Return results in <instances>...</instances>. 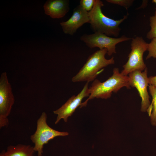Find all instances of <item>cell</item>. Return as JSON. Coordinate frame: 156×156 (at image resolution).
I'll list each match as a JSON object with an SVG mask.
<instances>
[{"mask_svg": "<svg viewBox=\"0 0 156 156\" xmlns=\"http://www.w3.org/2000/svg\"><path fill=\"white\" fill-rule=\"evenodd\" d=\"M123 87L130 88L129 77L122 75L119 72L118 68H115L112 75L105 81L101 82L97 79L93 81L89 88L90 95L82 103L80 108L86 106L89 100L95 98H109L113 92H116Z\"/></svg>", "mask_w": 156, "mask_h": 156, "instance_id": "obj_1", "label": "cell"}, {"mask_svg": "<svg viewBox=\"0 0 156 156\" xmlns=\"http://www.w3.org/2000/svg\"><path fill=\"white\" fill-rule=\"evenodd\" d=\"M103 5L101 1L95 0L92 9L88 12L89 23L94 33H100L109 36L117 37L120 31L119 25L127 18L128 14L124 15L122 19L115 20L103 14L101 10Z\"/></svg>", "mask_w": 156, "mask_h": 156, "instance_id": "obj_2", "label": "cell"}, {"mask_svg": "<svg viewBox=\"0 0 156 156\" xmlns=\"http://www.w3.org/2000/svg\"><path fill=\"white\" fill-rule=\"evenodd\" d=\"M106 49H99L90 55L78 72L72 79L74 82L94 81L102 69L115 63L114 57L109 59L105 57L107 53Z\"/></svg>", "mask_w": 156, "mask_h": 156, "instance_id": "obj_3", "label": "cell"}, {"mask_svg": "<svg viewBox=\"0 0 156 156\" xmlns=\"http://www.w3.org/2000/svg\"><path fill=\"white\" fill-rule=\"evenodd\" d=\"M47 118L46 113L42 112L37 120L36 130L30 136L31 140L34 144V150L37 152L38 156H42L44 145L50 140L57 136H65L69 134L67 132L59 131L50 127L47 123Z\"/></svg>", "mask_w": 156, "mask_h": 156, "instance_id": "obj_4", "label": "cell"}, {"mask_svg": "<svg viewBox=\"0 0 156 156\" xmlns=\"http://www.w3.org/2000/svg\"><path fill=\"white\" fill-rule=\"evenodd\" d=\"M148 43L142 37L136 36L132 39L131 51L127 61L122 66L121 73L127 76L131 73L144 70L146 68L143 59L144 52L147 50Z\"/></svg>", "mask_w": 156, "mask_h": 156, "instance_id": "obj_5", "label": "cell"}, {"mask_svg": "<svg viewBox=\"0 0 156 156\" xmlns=\"http://www.w3.org/2000/svg\"><path fill=\"white\" fill-rule=\"evenodd\" d=\"M14 103V96L6 72L2 73L0 78V128L7 127L10 114Z\"/></svg>", "mask_w": 156, "mask_h": 156, "instance_id": "obj_6", "label": "cell"}, {"mask_svg": "<svg viewBox=\"0 0 156 156\" xmlns=\"http://www.w3.org/2000/svg\"><path fill=\"white\" fill-rule=\"evenodd\" d=\"M80 39L90 48L98 47L99 49H107V53L109 56L116 53V48L117 44L131 39L125 36L119 38H112L104 34L98 32L89 35H83L81 37Z\"/></svg>", "mask_w": 156, "mask_h": 156, "instance_id": "obj_7", "label": "cell"}, {"mask_svg": "<svg viewBox=\"0 0 156 156\" xmlns=\"http://www.w3.org/2000/svg\"><path fill=\"white\" fill-rule=\"evenodd\" d=\"M147 72L146 68L143 72L135 71L130 73L128 76L130 87L137 89L142 99L141 110L142 112L147 111L151 104L147 90L149 86Z\"/></svg>", "mask_w": 156, "mask_h": 156, "instance_id": "obj_8", "label": "cell"}, {"mask_svg": "<svg viewBox=\"0 0 156 156\" xmlns=\"http://www.w3.org/2000/svg\"><path fill=\"white\" fill-rule=\"evenodd\" d=\"M88 83L89 82H87L82 90L77 95L73 96L61 107L53 111L54 114L57 115L55 124L58 123L62 119L66 122L68 118L72 115L79 106L81 105L83 99L89 96Z\"/></svg>", "mask_w": 156, "mask_h": 156, "instance_id": "obj_9", "label": "cell"}, {"mask_svg": "<svg viewBox=\"0 0 156 156\" xmlns=\"http://www.w3.org/2000/svg\"><path fill=\"white\" fill-rule=\"evenodd\" d=\"M89 20L88 12L79 5L74 8L72 15L68 20L60 24L64 33L73 35L83 24L89 23Z\"/></svg>", "mask_w": 156, "mask_h": 156, "instance_id": "obj_10", "label": "cell"}, {"mask_svg": "<svg viewBox=\"0 0 156 156\" xmlns=\"http://www.w3.org/2000/svg\"><path fill=\"white\" fill-rule=\"evenodd\" d=\"M45 13L53 18L64 17L69 10L68 0H47L44 5Z\"/></svg>", "mask_w": 156, "mask_h": 156, "instance_id": "obj_11", "label": "cell"}, {"mask_svg": "<svg viewBox=\"0 0 156 156\" xmlns=\"http://www.w3.org/2000/svg\"><path fill=\"white\" fill-rule=\"evenodd\" d=\"M34 152V146L19 144L8 146L5 154V156H33Z\"/></svg>", "mask_w": 156, "mask_h": 156, "instance_id": "obj_12", "label": "cell"}, {"mask_svg": "<svg viewBox=\"0 0 156 156\" xmlns=\"http://www.w3.org/2000/svg\"><path fill=\"white\" fill-rule=\"evenodd\" d=\"M148 87L152 99V102L147 111L150 117L152 125L156 126V87L151 85H149Z\"/></svg>", "mask_w": 156, "mask_h": 156, "instance_id": "obj_13", "label": "cell"}, {"mask_svg": "<svg viewBox=\"0 0 156 156\" xmlns=\"http://www.w3.org/2000/svg\"><path fill=\"white\" fill-rule=\"evenodd\" d=\"M149 21L151 29L147 33L146 38L149 39H152L156 38V10L154 15L150 17Z\"/></svg>", "mask_w": 156, "mask_h": 156, "instance_id": "obj_14", "label": "cell"}, {"mask_svg": "<svg viewBox=\"0 0 156 156\" xmlns=\"http://www.w3.org/2000/svg\"><path fill=\"white\" fill-rule=\"evenodd\" d=\"M148 53L146 59L151 57L156 59V38L152 39L151 42L148 43L147 50Z\"/></svg>", "mask_w": 156, "mask_h": 156, "instance_id": "obj_15", "label": "cell"}, {"mask_svg": "<svg viewBox=\"0 0 156 156\" xmlns=\"http://www.w3.org/2000/svg\"><path fill=\"white\" fill-rule=\"evenodd\" d=\"M133 0H107L106 1L112 4L120 5L124 7L127 10L132 5Z\"/></svg>", "mask_w": 156, "mask_h": 156, "instance_id": "obj_16", "label": "cell"}, {"mask_svg": "<svg viewBox=\"0 0 156 156\" xmlns=\"http://www.w3.org/2000/svg\"><path fill=\"white\" fill-rule=\"evenodd\" d=\"M95 0H81L80 5L86 11L89 12L92 9Z\"/></svg>", "mask_w": 156, "mask_h": 156, "instance_id": "obj_17", "label": "cell"}, {"mask_svg": "<svg viewBox=\"0 0 156 156\" xmlns=\"http://www.w3.org/2000/svg\"><path fill=\"white\" fill-rule=\"evenodd\" d=\"M148 82L149 85H152L156 87V76L148 77Z\"/></svg>", "mask_w": 156, "mask_h": 156, "instance_id": "obj_18", "label": "cell"}, {"mask_svg": "<svg viewBox=\"0 0 156 156\" xmlns=\"http://www.w3.org/2000/svg\"><path fill=\"white\" fill-rule=\"evenodd\" d=\"M5 150H3L0 153V156H5Z\"/></svg>", "mask_w": 156, "mask_h": 156, "instance_id": "obj_19", "label": "cell"}, {"mask_svg": "<svg viewBox=\"0 0 156 156\" xmlns=\"http://www.w3.org/2000/svg\"><path fill=\"white\" fill-rule=\"evenodd\" d=\"M152 2L156 4V0H153L152 1Z\"/></svg>", "mask_w": 156, "mask_h": 156, "instance_id": "obj_20", "label": "cell"}]
</instances>
